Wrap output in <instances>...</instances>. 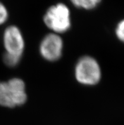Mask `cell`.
<instances>
[{
  "instance_id": "obj_4",
  "label": "cell",
  "mask_w": 124,
  "mask_h": 125,
  "mask_svg": "<svg viewBox=\"0 0 124 125\" xmlns=\"http://www.w3.org/2000/svg\"><path fill=\"white\" fill-rule=\"evenodd\" d=\"M5 53L22 59L25 50V40L22 31L16 25H10L4 31L3 35Z\"/></svg>"
},
{
  "instance_id": "obj_1",
  "label": "cell",
  "mask_w": 124,
  "mask_h": 125,
  "mask_svg": "<svg viewBox=\"0 0 124 125\" xmlns=\"http://www.w3.org/2000/svg\"><path fill=\"white\" fill-rule=\"evenodd\" d=\"M27 100L26 86L23 79L13 78L0 82V105L15 108L23 105Z\"/></svg>"
},
{
  "instance_id": "obj_8",
  "label": "cell",
  "mask_w": 124,
  "mask_h": 125,
  "mask_svg": "<svg viewBox=\"0 0 124 125\" xmlns=\"http://www.w3.org/2000/svg\"><path fill=\"white\" fill-rule=\"evenodd\" d=\"M8 11L5 5L0 1V25H3L8 21Z\"/></svg>"
},
{
  "instance_id": "obj_5",
  "label": "cell",
  "mask_w": 124,
  "mask_h": 125,
  "mask_svg": "<svg viewBox=\"0 0 124 125\" xmlns=\"http://www.w3.org/2000/svg\"><path fill=\"white\" fill-rule=\"evenodd\" d=\"M64 43L60 34L49 33L42 38L39 51L42 59L48 62H56L63 55Z\"/></svg>"
},
{
  "instance_id": "obj_2",
  "label": "cell",
  "mask_w": 124,
  "mask_h": 125,
  "mask_svg": "<svg viewBox=\"0 0 124 125\" xmlns=\"http://www.w3.org/2000/svg\"><path fill=\"white\" fill-rule=\"evenodd\" d=\"M74 76L80 84L87 86L96 85L102 77L99 62L95 58L89 55L80 57L74 67Z\"/></svg>"
},
{
  "instance_id": "obj_6",
  "label": "cell",
  "mask_w": 124,
  "mask_h": 125,
  "mask_svg": "<svg viewBox=\"0 0 124 125\" xmlns=\"http://www.w3.org/2000/svg\"><path fill=\"white\" fill-rule=\"evenodd\" d=\"M73 5L77 8L90 10L96 8L101 0H70Z\"/></svg>"
},
{
  "instance_id": "obj_3",
  "label": "cell",
  "mask_w": 124,
  "mask_h": 125,
  "mask_svg": "<svg viewBox=\"0 0 124 125\" xmlns=\"http://www.w3.org/2000/svg\"><path fill=\"white\" fill-rule=\"evenodd\" d=\"M43 21L53 33L60 35L65 33L72 25L70 9L61 3L52 5L46 11Z\"/></svg>"
},
{
  "instance_id": "obj_7",
  "label": "cell",
  "mask_w": 124,
  "mask_h": 125,
  "mask_svg": "<svg viewBox=\"0 0 124 125\" xmlns=\"http://www.w3.org/2000/svg\"><path fill=\"white\" fill-rule=\"evenodd\" d=\"M115 36L119 41H124V21L121 20L118 22L115 27Z\"/></svg>"
}]
</instances>
